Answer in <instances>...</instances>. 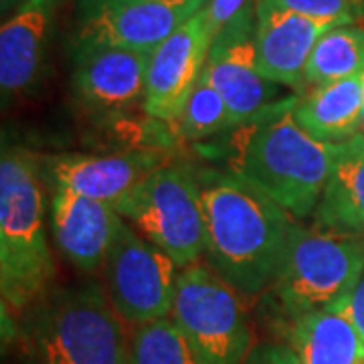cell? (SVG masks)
<instances>
[{"mask_svg": "<svg viewBox=\"0 0 364 364\" xmlns=\"http://www.w3.org/2000/svg\"><path fill=\"white\" fill-rule=\"evenodd\" d=\"M205 208V261L255 301L272 287L298 221L251 184L221 168H196Z\"/></svg>", "mask_w": 364, "mask_h": 364, "instance_id": "7a4b0ae2", "label": "cell"}, {"mask_svg": "<svg viewBox=\"0 0 364 364\" xmlns=\"http://www.w3.org/2000/svg\"><path fill=\"white\" fill-rule=\"evenodd\" d=\"M243 301L207 261L181 269L170 320L198 364H245L253 344Z\"/></svg>", "mask_w": 364, "mask_h": 364, "instance_id": "52a82bcc", "label": "cell"}, {"mask_svg": "<svg viewBox=\"0 0 364 364\" xmlns=\"http://www.w3.org/2000/svg\"><path fill=\"white\" fill-rule=\"evenodd\" d=\"M49 215L59 253L81 272H102L122 221L116 208L53 186Z\"/></svg>", "mask_w": 364, "mask_h": 364, "instance_id": "5bb4252c", "label": "cell"}, {"mask_svg": "<svg viewBox=\"0 0 364 364\" xmlns=\"http://www.w3.org/2000/svg\"><path fill=\"white\" fill-rule=\"evenodd\" d=\"M61 0H25L0 28V90L2 100L28 90L39 77Z\"/></svg>", "mask_w": 364, "mask_h": 364, "instance_id": "2e32d148", "label": "cell"}, {"mask_svg": "<svg viewBox=\"0 0 364 364\" xmlns=\"http://www.w3.org/2000/svg\"><path fill=\"white\" fill-rule=\"evenodd\" d=\"M100 284L61 287L37 320L41 364H130V334Z\"/></svg>", "mask_w": 364, "mask_h": 364, "instance_id": "5b68a950", "label": "cell"}, {"mask_svg": "<svg viewBox=\"0 0 364 364\" xmlns=\"http://www.w3.org/2000/svg\"><path fill=\"white\" fill-rule=\"evenodd\" d=\"M346 308H348L352 322H354V326H356V330H358V334H360V338L364 342V275L358 279V284L350 291L348 301H346Z\"/></svg>", "mask_w": 364, "mask_h": 364, "instance_id": "484cf974", "label": "cell"}, {"mask_svg": "<svg viewBox=\"0 0 364 364\" xmlns=\"http://www.w3.org/2000/svg\"><path fill=\"white\" fill-rule=\"evenodd\" d=\"M360 134L364 136V73H363V128H360Z\"/></svg>", "mask_w": 364, "mask_h": 364, "instance_id": "f1b7e54d", "label": "cell"}, {"mask_svg": "<svg viewBox=\"0 0 364 364\" xmlns=\"http://www.w3.org/2000/svg\"><path fill=\"white\" fill-rule=\"evenodd\" d=\"M233 126V116L223 95L205 77L198 79L195 90L182 107L181 116L172 122L174 134L184 142L195 146L231 130Z\"/></svg>", "mask_w": 364, "mask_h": 364, "instance_id": "44dd1931", "label": "cell"}, {"mask_svg": "<svg viewBox=\"0 0 364 364\" xmlns=\"http://www.w3.org/2000/svg\"><path fill=\"white\" fill-rule=\"evenodd\" d=\"M364 73V28L342 25L330 28L316 43L304 71L306 91Z\"/></svg>", "mask_w": 364, "mask_h": 364, "instance_id": "ffe728a7", "label": "cell"}, {"mask_svg": "<svg viewBox=\"0 0 364 364\" xmlns=\"http://www.w3.org/2000/svg\"><path fill=\"white\" fill-rule=\"evenodd\" d=\"M150 55L112 47L77 51L71 83L79 102L100 114L142 104Z\"/></svg>", "mask_w": 364, "mask_h": 364, "instance_id": "9a60e30c", "label": "cell"}, {"mask_svg": "<svg viewBox=\"0 0 364 364\" xmlns=\"http://www.w3.org/2000/svg\"><path fill=\"white\" fill-rule=\"evenodd\" d=\"M245 364H301V360L286 342H261L251 348Z\"/></svg>", "mask_w": 364, "mask_h": 364, "instance_id": "d4e9b609", "label": "cell"}, {"mask_svg": "<svg viewBox=\"0 0 364 364\" xmlns=\"http://www.w3.org/2000/svg\"><path fill=\"white\" fill-rule=\"evenodd\" d=\"M45 176L53 186L69 188L77 195L116 208L140 182L164 162L158 152H116V154H53L39 158Z\"/></svg>", "mask_w": 364, "mask_h": 364, "instance_id": "7c38bea8", "label": "cell"}, {"mask_svg": "<svg viewBox=\"0 0 364 364\" xmlns=\"http://www.w3.org/2000/svg\"><path fill=\"white\" fill-rule=\"evenodd\" d=\"M251 2H255V0H208L203 13H205L213 37H217L223 31V26L229 25Z\"/></svg>", "mask_w": 364, "mask_h": 364, "instance_id": "cb8c5ba5", "label": "cell"}, {"mask_svg": "<svg viewBox=\"0 0 364 364\" xmlns=\"http://www.w3.org/2000/svg\"><path fill=\"white\" fill-rule=\"evenodd\" d=\"M130 364H198L170 318L132 326Z\"/></svg>", "mask_w": 364, "mask_h": 364, "instance_id": "7402d4cb", "label": "cell"}, {"mask_svg": "<svg viewBox=\"0 0 364 364\" xmlns=\"http://www.w3.org/2000/svg\"><path fill=\"white\" fill-rule=\"evenodd\" d=\"M348 298L284 328L286 344L301 364H364V342L352 322Z\"/></svg>", "mask_w": 364, "mask_h": 364, "instance_id": "e0dca14e", "label": "cell"}, {"mask_svg": "<svg viewBox=\"0 0 364 364\" xmlns=\"http://www.w3.org/2000/svg\"><path fill=\"white\" fill-rule=\"evenodd\" d=\"M55 277L41 162L28 150L2 148L0 160V289L4 308L21 310L47 291Z\"/></svg>", "mask_w": 364, "mask_h": 364, "instance_id": "3957f363", "label": "cell"}, {"mask_svg": "<svg viewBox=\"0 0 364 364\" xmlns=\"http://www.w3.org/2000/svg\"><path fill=\"white\" fill-rule=\"evenodd\" d=\"M314 229L364 237V136L338 144L324 193L314 210Z\"/></svg>", "mask_w": 364, "mask_h": 364, "instance_id": "ac0fdd59", "label": "cell"}, {"mask_svg": "<svg viewBox=\"0 0 364 364\" xmlns=\"http://www.w3.org/2000/svg\"><path fill=\"white\" fill-rule=\"evenodd\" d=\"M25 0H2V11L6 13L9 9H13V6H21Z\"/></svg>", "mask_w": 364, "mask_h": 364, "instance_id": "83f0119b", "label": "cell"}, {"mask_svg": "<svg viewBox=\"0 0 364 364\" xmlns=\"http://www.w3.org/2000/svg\"><path fill=\"white\" fill-rule=\"evenodd\" d=\"M132 2H136V0H79V14H81V21H85L91 16L132 4Z\"/></svg>", "mask_w": 364, "mask_h": 364, "instance_id": "4316f807", "label": "cell"}, {"mask_svg": "<svg viewBox=\"0 0 364 364\" xmlns=\"http://www.w3.org/2000/svg\"><path fill=\"white\" fill-rule=\"evenodd\" d=\"M213 39L200 11L152 51L142 102L148 116L170 124L181 116L188 95L203 77Z\"/></svg>", "mask_w": 364, "mask_h": 364, "instance_id": "30bf717a", "label": "cell"}, {"mask_svg": "<svg viewBox=\"0 0 364 364\" xmlns=\"http://www.w3.org/2000/svg\"><path fill=\"white\" fill-rule=\"evenodd\" d=\"M207 4L208 0H136L81 21L73 53L105 47L152 53Z\"/></svg>", "mask_w": 364, "mask_h": 364, "instance_id": "8fae6325", "label": "cell"}, {"mask_svg": "<svg viewBox=\"0 0 364 364\" xmlns=\"http://www.w3.org/2000/svg\"><path fill=\"white\" fill-rule=\"evenodd\" d=\"M363 275L364 237L298 225L261 304L273 324L284 330L301 316L326 310L348 298Z\"/></svg>", "mask_w": 364, "mask_h": 364, "instance_id": "277c9868", "label": "cell"}, {"mask_svg": "<svg viewBox=\"0 0 364 364\" xmlns=\"http://www.w3.org/2000/svg\"><path fill=\"white\" fill-rule=\"evenodd\" d=\"M299 95L261 116L196 144L200 156L251 184L299 221L312 217L320 203L338 144L314 140L294 119Z\"/></svg>", "mask_w": 364, "mask_h": 364, "instance_id": "6da1fadb", "label": "cell"}, {"mask_svg": "<svg viewBox=\"0 0 364 364\" xmlns=\"http://www.w3.org/2000/svg\"><path fill=\"white\" fill-rule=\"evenodd\" d=\"M336 26L342 25L289 11L257 6L255 51L259 73L273 83L304 95V71L314 47L324 33Z\"/></svg>", "mask_w": 364, "mask_h": 364, "instance_id": "4fadbf2b", "label": "cell"}, {"mask_svg": "<svg viewBox=\"0 0 364 364\" xmlns=\"http://www.w3.org/2000/svg\"><path fill=\"white\" fill-rule=\"evenodd\" d=\"M116 210L181 269L195 265L205 255V208L193 166L182 162L162 164L117 203Z\"/></svg>", "mask_w": 364, "mask_h": 364, "instance_id": "8992f818", "label": "cell"}, {"mask_svg": "<svg viewBox=\"0 0 364 364\" xmlns=\"http://www.w3.org/2000/svg\"><path fill=\"white\" fill-rule=\"evenodd\" d=\"M178 273L172 257L146 241L130 223L119 221L102 277L107 298L126 324L170 318Z\"/></svg>", "mask_w": 364, "mask_h": 364, "instance_id": "ba28073f", "label": "cell"}, {"mask_svg": "<svg viewBox=\"0 0 364 364\" xmlns=\"http://www.w3.org/2000/svg\"><path fill=\"white\" fill-rule=\"evenodd\" d=\"M298 126L324 144H344L363 128V75L312 87L294 107Z\"/></svg>", "mask_w": 364, "mask_h": 364, "instance_id": "d6986e66", "label": "cell"}, {"mask_svg": "<svg viewBox=\"0 0 364 364\" xmlns=\"http://www.w3.org/2000/svg\"><path fill=\"white\" fill-rule=\"evenodd\" d=\"M257 2L247 4L229 25L223 26L213 39L203 71V77L223 95L235 126L275 109L296 95H286L282 85L263 77L257 69Z\"/></svg>", "mask_w": 364, "mask_h": 364, "instance_id": "9c48e42d", "label": "cell"}, {"mask_svg": "<svg viewBox=\"0 0 364 364\" xmlns=\"http://www.w3.org/2000/svg\"><path fill=\"white\" fill-rule=\"evenodd\" d=\"M257 6L289 11L336 25H354L364 18V0H259Z\"/></svg>", "mask_w": 364, "mask_h": 364, "instance_id": "603a6c76", "label": "cell"}]
</instances>
